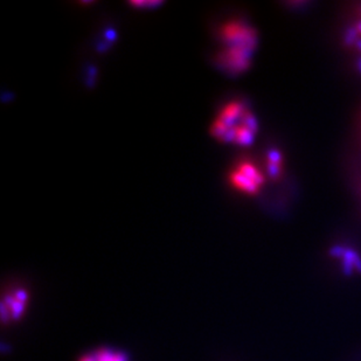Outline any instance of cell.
Masks as SVG:
<instances>
[{
	"instance_id": "8992f818",
	"label": "cell",
	"mask_w": 361,
	"mask_h": 361,
	"mask_svg": "<svg viewBox=\"0 0 361 361\" xmlns=\"http://www.w3.org/2000/svg\"><path fill=\"white\" fill-rule=\"evenodd\" d=\"M357 40H361V16L345 35V42L348 46L353 44Z\"/></svg>"
},
{
	"instance_id": "3957f363",
	"label": "cell",
	"mask_w": 361,
	"mask_h": 361,
	"mask_svg": "<svg viewBox=\"0 0 361 361\" xmlns=\"http://www.w3.org/2000/svg\"><path fill=\"white\" fill-rule=\"evenodd\" d=\"M330 255L341 261L345 275L351 276L353 274H361V257L355 249L344 245H334L330 250Z\"/></svg>"
},
{
	"instance_id": "6da1fadb",
	"label": "cell",
	"mask_w": 361,
	"mask_h": 361,
	"mask_svg": "<svg viewBox=\"0 0 361 361\" xmlns=\"http://www.w3.org/2000/svg\"><path fill=\"white\" fill-rule=\"evenodd\" d=\"M233 188L243 195H259V190L264 185L266 177L261 172L255 164L248 161H243L235 167L229 177Z\"/></svg>"
},
{
	"instance_id": "277c9868",
	"label": "cell",
	"mask_w": 361,
	"mask_h": 361,
	"mask_svg": "<svg viewBox=\"0 0 361 361\" xmlns=\"http://www.w3.org/2000/svg\"><path fill=\"white\" fill-rule=\"evenodd\" d=\"M79 361H130L129 355L115 348H102L85 355Z\"/></svg>"
},
{
	"instance_id": "5b68a950",
	"label": "cell",
	"mask_w": 361,
	"mask_h": 361,
	"mask_svg": "<svg viewBox=\"0 0 361 361\" xmlns=\"http://www.w3.org/2000/svg\"><path fill=\"white\" fill-rule=\"evenodd\" d=\"M283 158L282 152L277 149H270L267 154L266 170L268 177L273 180H279L283 173Z\"/></svg>"
},
{
	"instance_id": "7a4b0ae2",
	"label": "cell",
	"mask_w": 361,
	"mask_h": 361,
	"mask_svg": "<svg viewBox=\"0 0 361 361\" xmlns=\"http://www.w3.org/2000/svg\"><path fill=\"white\" fill-rule=\"evenodd\" d=\"M30 293L27 290L19 288L4 296L1 300V321L4 324L14 323L20 319L26 312Z\"/></svg>"
},
{
	"instance_id": "52a82bcc",
	"label": "cell",
	"mask_w": 361,
	"mask_h": 361,
	"mask_svg": "<svg viewBox=\"0 0 361 361\" xmlns=\"http://www.w3.org/2000/svg\"><path fill=\"white\" fill-rule=\"evenodd\" d=\"M161 4V1H150V3H147V1H133V3H130V5L133 7H156L159 6Z\"/></svg>"
}]
</instances>
